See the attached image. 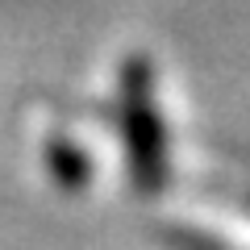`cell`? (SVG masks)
I'll use <instances>...</instances> for the list:
<instances>
[{"label":"cell","instance_id":"obj_1","mask_svg":"<svg viewBox=\"0 0 250 250\" xmlns=\"http://www.w3.org/2000/svg\"><path fill=\"white\" fill-rule=\"evenodd\" d=\"M125 129H129V163H134V179L142 188L163 184V121L154 108V75L146 62H129L125 71Z\"/></svg>","mask_w":250,"mask_h":250}]
</instances>
